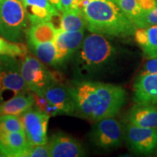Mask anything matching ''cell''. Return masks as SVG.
I'll list each match as a JSON object with an SVG mask.
<instances>
[{"label": "cell", "mask_w": 157, "mask_h": 157, "mask_svg": "<svg viewBox=\"0 0 157 157\" xmlns=\"http://www.w3.org/2000/svg\"><path fill=\"white\" fill-rule=\"evenodd\" d=\"M68 87L74 114L95 122L115 117L127 101L125 90L115 84L83 79L74 82Z\"/></svg>", "instance_id": "6da1fadb"}, {"label": "cell", "mask_w": 157, "mask_h": 157, "mask_svg": "<svg viewBox=\"0 0 157 157\" xmlns=\"http://www.w3.org/2000/svg\"><path fill=\"white\" fill-rule=\"evenodd\" d=\"M80 10L91 33L127 38L137 29L113 0H82Z\"/></svg>", "instance_id": "7a4b0ae2"}, {"label": "cell", "mask_w": 157, "mask_h": 157, "mask_svg": "<svg viewBox=\"0 0 157 157\" xmlns=\"http://www.w3.org/2000/svg\"><path fill=\"white\" fill-rule=\"evenodd\" d=\"M116 56V49L105 36L91 33L84 38L73 56L74 68L78 78L98 73L109 66Z\"/></svg>", "instance_id": "3957f363"}, {"label": "cell", "mask_w": 157, "mask_h": 157, "mask_svg": "<svg viewBox=\"0 0 157 157\" xmlns=\"http://www.w3.org/2000/svg\"><path fill=\"white\" fill-rule=\"evenodd\" d=\"M22 0H0V36L13 42H23L29 28Z\"/></svg>", "instance_id": "277c9868"}, {"label": "cell", "mask_w": 157, "mask_h": 157, "mask_svg": "<svg viewBox=\"0 0 157 157\" xmlns=\"http://www.w3.org/2000/svg\"><path fill=\"white\" fill-rule=\"evenodd\" d=\"M20 63L23 77L32 93L43 95L48 88L60 82V78L34 56L27 53Z\"/></svg>", "instance_id": "5b68a950"}, {"label": "cell", "mask_w": 157, "mask_h": 157, "mask_svg": "<svg viewBox=\"0 0 157 157\" xmlns=\"http://www.w3.org/2000/svg\"><path fill=\"white\" fill-rule=\"evenodd\" d=\"M90 140L95 146L101 149L116 148L122 145L124 129L114 117L95 121L90 135Z\"/></svg>", "instance_id": "8992f818"}, {"label": "cell", "mask_w": 157, "mask_h": 157, "mask_svg": "<svg viewBox=\"0 0 157 157\" xmlns=\"http://www.w3.org/2000/svg\"><path fill=\"white\" fill-rule=\"evenodd\" d=\"M0 87L2 93L9 91L14 96L29 92L21 73V63L15 57L0 56Z\"/></svg>", "instance_id": "52a82bcc"}, {"label": "cell", "mask_w": 157, "mask_h": 157, "mask_svg": "<svg viewBox=\"0 0 157 157\" xmlns=\"http://www.w3.org/2000/svg\"><path fill=\"white\" fill-rule=\"evenodd\" d=\"M124 139L133 153L148 156L156 148L157 129L138 127L128 122L124 127Z\"/></svg>", "instance_id": "ba28073f"}, {"label": "cell", "mask_w": 157, "mask_h": 157, "mask_svg": "<svg viewBox=\"0 0 157 157\" xmlns=\"http://www.w3.org/2000/svg\"><path fill=\"white\" fill-rule=\"evenodd\" d=\"M19 117L31 146L44 145L48 143V126L50 116L37 108L32 107Z\"/></svg>", "instance_id": "9c48e42d"}, {"label": "cell", "mask_w": 157, "mask_h": 157, "mask_svg": "<svg viewBox=\"0 0 157 157\" xmlns=\"http://www.w3.org/2000/svg\"><path fill=\"white\" fill-rule=\"evenodd\" d=\"M84 38V31H66L58 29L55 45L58 53V65L61 66L73 58Z\"/></svg>", "instance_id": "30bf717a"}, {"label": "cell", "mask_w": 157, "mask_h": 157, "mask_svg": "<svg viewBox=\"0 0 157 157\" xmlns=\"http://www.w3.org/2000/svg\"><path fill=\"white\" fill-rule=\"evenodd\" d=\"M31 146L24 131L11 132L0 127L1 156L25 157Z\"/></svg>", "instance_id": "8fae6325"}, {"label": "cell", "mask_w": 157, "mask_h": 157, "mask_svg": "<svg viewBox=\"0 0 157 157\" xmlns=\"http://www.w3.org/2000/svg\"><path fill=\"white\" fill-rule=\"evenodd\" d=\"M50 157H79L85 152L77 140L63 132H57L50 137L48 143Z\"/></svg>", "instance_id": "7c38bea8"}, {"label": "cell", "mask_w": 157, "mask_h": 157, "mask_svg": "<svg viewBox=\"0 0 157 157\" xmlns=\"http://www.w3.org/2000/svg\"><path fill=\"white\" fill-rule=\"evenodd\" d=\"M133 101L135 103L157 104V74H143L133 84Z\"/></svg>", "instance_id": "4fadbf2b"}, {"label": "cell", "mask_w": 157, "mask_h": 157, "mask_svg": "<svg viewBox=\"0 0 157 157\" xmlns=\"http://www.w3.org/2000/svg\"><path fill=\"white\" fill-rule=\"evenodd\" d=\"M31 25L51 21L60 15V12L49 0H22Z\"/></svg>", "instance_id": "5bb4252c"}, {"label": "cell", "mask_w": 157, "mask_h": 157, "mask_svg": "<svg viewBox=\"0 0 157 157\" xmlns=\"http://www.w3.org/2000/svg\"><path fill=\"white\" fill-rule=\"evenodd\" d=\"M43 95L58 109L60 114H74V103L68 87L58 82L45 90Z\"/></svg>", "instance_id": "9a60e30c"}, {"label": "cell", "mask_w": 157, "mask_h": 157, "mask_svg": "<svg viewBox=\"0 0 157 157\" xmlns=\"http://www.w3.org/2000/svg\"><path fill=\"white\" fill-rule=\"evenodd\" d=\"M156 104L135 103L127 114L128 122L138 127L157 129Z\"/></svg>", "instance_id": "2e32d148"}, {"label": "cell", "mask_w": 157, "mask_h": 157, "mask_svg": "<svg viewBox=\"0 0 157 157\" xmlns=\"http://www.w3.org/2000/svg\"><path fill=\"white\" fill-rule=\"evenodd\" d=\"M134 37L145 58H157V25L137 29Z\"/></svg>", "instance_id": "e0dca14e"}, {"label": "cell", "mask_w": 157, "mask_h": 157, "mask_svg": "<svg viewBox=\"0 0 157 157\" xmlns=\"http://www.w3.org/2000/svg\"><path fill=\"white\" fill-rule=\"evenodd\" d=\"M34 104L32 93L18 94L0 103V117L3 115L21 116L34 106Z\"/></svg>", "instance_id": "ac0fdd59"}, {"label": "cell", "mask_w": 157, "mask_h": 157, "mask_svg": "<svg viewBox=\"0 0 157 157\" xmlns=\"http://www.w3.org/2000/svg\"><path fill=\"white\" fill-rule=\"evenodd\" d=\"M58 29L55 27L51 21L43 22L31 25L26 33L28 44L55 42Z\"/></svg>", "instance_id": "d6986e66"}, {"label": "cell", "mask_w": 157, "mask_h": 157, "mask_svg": "<svg viewBox=\"0 0 157 157\" xmlns=\"http://www.w3.org/2000/svg\"><path fill=\"white\" fill-rule=\"evenodd\" d=\"M28 48L43 63L51 66H58V53L54 42L28 44Z\"/></svg>", "instance_id": "ffe728a7"}, {"label": "cell", "mask_w": 157, "mask_h": 157, "mask_svg": "<svg viewBox=\"0 0 157 157\" xmlns=\"http://www.w3.org/2000/svg\"><path fill=\"white\" fill-rule=\"evenodd\" d=\"M58 29L66 31L85 30L87 29V23L81 10H69L62 13Z\"/></svg>", "instance_id": "44dd1931"}, {"label": "cell", "mask_w": 157, "mask_h": 157, "mask_svg": "<svg viewBox=\"0 0 157 157\" xmlns=\"http://www.w3.org/2000/svg\"><path fill=\"white\" fill-rule=\"evenodd\" d=\"M137 29H143L142 10L137 0H113Z\"/></svg>", "instance_id": "7402d4cb"}, {"label": "cell", "mask_w": 157, "mask_h": 157, "mask_svg": "<svg viewBox=\"0 0 157 157\" xmlns=\"http://www.w3.org/2000/svg\"><path fill=\"white\" fill-rule=\"evenodd\" d=\"M137 1L142 10L143 28L157 25V0Z\"/></svg>", "instance_id": "603a6c76"}, {"label": "cell", "mask_w": 157, "mask_h": 157, "mask_svg": "<svg viewBox=\"0 0 157 157\" xmlns=\"http://www.w3.org/2000/svg\"><path fill=\"white\" fill-rule=\"evenodd\" d=\"M26 45L22 42H13L0 37V56H10L12 57H24L28 53Z\"/></svg>", "instance_id": "cb8c5ba5"}, {"label": "cell", "mask_w": 157, "mask_h": 157, "mask_svg": "<svg viewBox=\"0 0 157 157\" xmlns=\"http://www.w3.org/2000/svg\"><path fill=\"white\" fill-rule=\"evenodd\" d=\"M0 127L11 132H23L24 127L19 116L3 115L0 117Z\"/></svg>", "instance_id": "d4e9b609"}, {"label": "cell", "mask_w": 157, "mask_h": 157, "mask_svg": "<svg viewBox=\"0 0 157 157\" xmlns=\"http://www.w3.org/2000/svg\"><path fill=\"white\" fill-rule=\"evenodd\" d=\"M32 94L34 99L35 105L37 109L49 115L50 117H56V116L60 114L58 109L52 105L44 95H39L38 94L34 93H32Z\"/></svg>", "instance_id": "484cf974"}, {"label": "cell", "mask_w": 157, "mask_h": 157, "mask_svg": "<svg viewBox=\"0 0 157 157\" xmlns=\"http://www.w3.org/2000/svg\"><path fill=\"white\" fill-rule=\"evenodd\" d=\"M50 157V152L48 144L31 146L28 152L25 154V157Z\"/></svg>", "instance_id": "4316f807"}, {"label": "cell", "mask_w": 157, "mask_h": 157, "mask_svg": "<svg viewBox=\"0 0 157 157\" xmlns=\"http://www.w3.org/2000/svg\"><path fill=\"white\" fill-rule=\"evenodd\" d=\"M61 13L69 10H80L82 0H60Z\"/></svg>", "instance_id": "83f0119b"}, {"label": "cell", "mask_w": 157, "mask_h": 157, "mask_svg": "<svg viewBox=\"0 0 157 157\" xmlns=\"http://www.w3.org/2000/svg\"><path fill=\"white\" fill-rule=\"evenodd\" d=\"M143 74H157V58L148 59L143 66Z\"/></svg>", "instance_id": "f1b7e54d"}, {"label": "cell", "mask_w": 157, "mask_h": 157, "mask_svg": "<svg viewBox=\"0 0 157 157\" xmlns=\"http://www.w3.org/2000/svg\"><path fill=\"white\" fill-rule=\"evenodd\" d=\"M49 1L59 12L61 13V6H60V0H49Z\"/></svg>", "instance_id": "f546056e"}, {"label": "cell", "mask_w": 157, "mask_h": 157, "mask_svg": "<svg viewBox=\"0 0 157 157\" xmlns=\"http://www.w3.org/2000/svg\"><path fill=\"white\" fill-rule=\"evenodd\" d=\"M154 154H155V155H156V156H157V146H156V150H155V151H154Z\"/></svg>", "instance_id": "4dcf8cb0"}, {"label": "cell", "mask_w": 157, "mask_h": 157, "mask_svg": "<svg viewBox=\"0 0 157 157\" xmlns=\"http://www.w3.org/2000/svg\"><path fill=\"white\" fill-rule=\"evenodd\" d=\"M2 95V90H1V87H0V98H1V96Z\"/></svg>", "instance_id": "1f68e13d"}]
</instances>
